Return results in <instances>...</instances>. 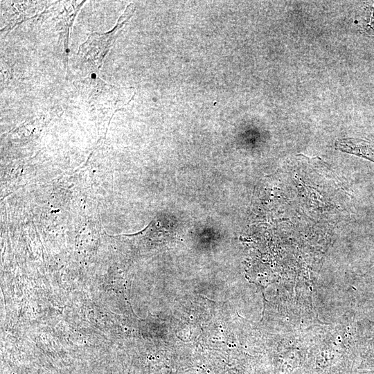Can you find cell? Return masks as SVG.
I'll use <instances>...</instances> for the list:
<instances>
[{
    "instance_id": "obj_1",
    "label": "cell",
    "mask_w": 374,
    "mask_h": 374,
    "mask_svg": "<svg viewBox=\"0 0 374 374\" xmlns=\"http://www.w3.org/2000/svg\"><path fill=\"white\" fill-rule=\"evenodd\" d=\"M342 150L365 157L374 162V144L356 139H347L340 142Z\"/></svg>"
}]
</instances>
